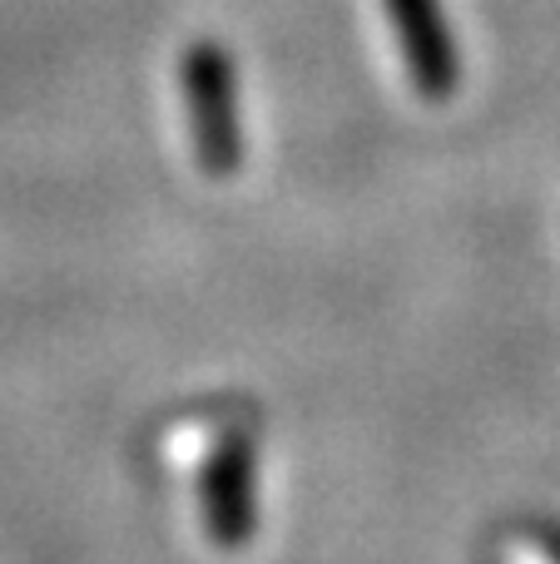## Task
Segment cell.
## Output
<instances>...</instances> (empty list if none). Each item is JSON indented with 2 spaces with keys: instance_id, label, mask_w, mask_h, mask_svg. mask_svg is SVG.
I'll use <instances>...</instances> for the list:
<instances>
[{
  "instance_id": "6da1fadb",
  "label": "cell",
  "mask_w": 560,
  "mask_h": 564,
  "mask_svg": "<svg viewBox=\"0 0 560 564\" xmlns=\"http://www.w3.org/2000/svg\"><path fill=\"white\" fill-rule=\"evenodd\" d=\"M179 79H184L198 164L208 178H234L244 164V115H238V75L228 50L214 40L189 45Z\"/></svg>"
},
{
  "instance_id": "7a4b0ae2",
  "label": "cell",
  "mask_w": 560,
  "mask_h": 564,
  "mask_svg": "<svg viewBox=\"0 0 560 564\" xmlns=\"http://www.w3.org/2000/svg\"><path fill=\"white\" fill-rule=\"evenodd\" d=\"M387 15H392L397 45L407 59V79L422 99L442 105L452 99L456 79H462V59H456L452 30H446L442 0H387Z\"/></svg>"
}]
</instances>
